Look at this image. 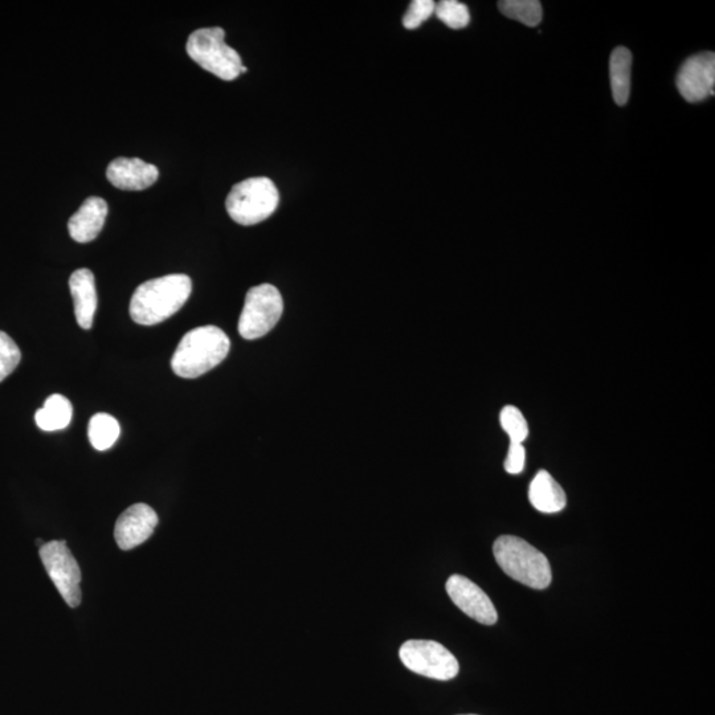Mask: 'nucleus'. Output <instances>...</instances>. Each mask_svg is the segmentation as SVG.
<instances>
[{"label":"nucleus","mask_w":715,"mask_h":715,"mask_svg":"<svg viewBox=\"0 0 715 715\" xmlns=\"http://www.w3.org/2000/svg\"><path fill=\"white\" fill-rule=\"evenodd\" d=\"M191 290V279L187 275H169L146 281L133 294L130 317L138 325L161 324L183 308Z\"/></svg>","instance_id":"nucleus-1"},{"label":"nucleus","mask_w":715,"mask_h":715,"mask_svg":"<svg viewBox=\"0 0 715 715\" xmlns=\"http://www.w3.org/2000/svg\"><path fill=\"white\" fill-rule=\"evenodd\" d=\"M228 335L216 326H200L183 335L171 358V369L178 377H202L220 365L230 353Z\"/></svg>","instance_id":"nucleus-2"},{"label":"nucleus","mask_w":715,"mask_h":715,"mask_svg":"<svg viewBox=\"0 0 715 715\" xmlns=\"http://www.w3.org/2000/svg\"><path fill=\"white\" fill-rule=\"evenodd\" d=\"M493 554L506 575L527 587L545 590L553 580L549 559L525 539L502 535L494 542Z\"/></svg>","instance_id":"nucleus-3"},{"label":"nucleus","mask_w":715,"mask_h":715,"mask_svg":"<svg viewBox=\"0 0 715 715\" xmlns=\"http://www.w3.org/2000/svg\"><path fill=\"white\" fill-rule=\"evenodd\" d=\"M279 203L280 194L275 183L269 178L256 177L232 187L226 208L231 219L240 226H255L267 220Z\"/></svg>","instance_id":"nucleus-4"},{"label":"nucleus","mask_w":715,"mask_h":715,"mask_svg":"<svg viewBox=\"0 0 715 715\" xmlns=\"http://www.w3.org/2000/svg\"><path fill=\"white\" fill-rule=\"evenodd\" d=\"M226 31L220 27L200 28L187 40V53L204 71L220 80L234 81L241 75L243 61L226 42Z\"/></svg>","instance_id":"nucleus-5"},{"label":"nucleus","mask_w":715,"mask_h":715,"mask_svg":"<svg viewBox=\"0 0 715 715\" xmlns=\"http://www.w3.org/2000/svg\"><path fill=\"white\" fill-rule=\"evenodd\" d=\"M284 301L280 290L271 284L253 286L245 296L239 320V333L244 339H259L267 335L280 321Z\"/></svg>","instance_id":"nucleus-6"},{"label":"nucleus","mask_w":715,"mask_h":715,"mask_svg":"<svg viewBox=\"0 0 715 715\" xmlns=\"http://www.w3.org/2000/svg\"><path fill=\"white\" fill-rule=\"evenodd\" d=\"M399 656L408 670L432 680L449 681L459 674V661L436 641L408 640L400 647Z\"/></svg>","instance_id":"nucleus-7"},{"label":"nucleus","mask_w":715,"mask_h":715,"mask_svg":"<svg viewBox=\"0 0 715 715\" xmlns=\"http://www.w3.org/2000/svg\"><path fill=\"white\" fill-rule=\"evenodd\" d=\"M40 558L69 607L75 608L81 603V571L79 563L73 557L64 541H52L40 547Z\"/></svg>","instance_id":"nucleus-8"},{"label":"nucleus","mask_w":715,"mask_h":715,"mask_svg":"<svg viewBox=\"0 0 715 715\" xmlns=\"http://www.w3.org/2000/svg\"><path fill=\"white\" fill-rule=\"evenodd\" d=\"M677 88L681 96L688 102H700L709 96H714V53L704 52L689 57L678 72Z\"/></svg>","instance_id":"nucleus-9"},{"label":"nucleus","mask_w":715,"mask_h":715,"mask_svg":"<svg viewBox=\"0 0 715 715\" xmlns=\"http://www.w3.org/2000/svg\"><path fill=\"white\" fill-rule=\"evenodd\" d=\"M445 588L452 602L469 618L485 625L497 623L498 614L492 600L472 580L463 575H452Z\"/></svg>","instance_id":"nucleus-10"},{"label":"nucleus","mask_w":715,"mask_h":715,"mask_svg":"<svg viewBox=\"0 0 715 715\" xmlns=\"http://www.w3.org/2000/svg\"><path fill=\"white\" fill-rule=\"evenodd\" d=\"M158 525V516L146 504H136L118 517L114 537L121 550H133L153 535Z\"/></svg>","instance_id":"nucleus-11"},{"label":"nucleus","mask_w":715,"mask_h":715,"mask_svg":"<svg viewBox=\"0 0 715 715\" xmlns=\"http://www.w3.org/2000/svg\"><path fill=\"white\" fill-rule=\"evenodd\" d=\"M157 167L140 158H117L109 163L106 178L117 189L141 191L149 189L158 181Z\"/></svg>","instance_id":"nucleus-12"},{"label":"nucleus","mask_w":715,"mask_h":715,"mask_svg":"<svg viewBox=\"0 0 715 715\" xmlns=\"http://www.w3.org/2000/svg\"><path fill=\"white\" fill-rule=\"evenodd\" d=\"M106 216H108V203L98 196H91L69 219V235L77 243H89L95 240L104 227Z\"/></svg>","instance_id":"nucleus-13"},{"label":"nucleus","mask_w":715,"mask_h":715,"mask_svg":"<svg viewBox=\"0 0 715 715\" xmlns=\"http://www.w3.org/2000/svg\"><path fill=\"white\" fill-rule=\"evenodd\" d=\"M77 324L85 330L92 329L97 310L95 275L89 269H77L69 279Z\"/></svg>","instance_id":"nucleus-14"},{"label":"nucleus","mask_w":715,"mask_h":715,"mask_svg":"<svg viewBox=\"0 0 715 715\" xmlns=\"http://www.w3.org/2000/svg\"><path fill=\"white\" fill-rule=\"evenodd\" d=\"M529 501L538 512L554 514L566 508L567 497L565 490L549 472L539 471L530 482Z\"/></svg>","instance_id":"nucleus-15"},{"label":"nucleus","mask_w":715,"mask_h":715,"mask_svg":"<svg viewBox=\"0 0 715 715\" xmlns=\"http://www.w3.org/2000/svg\"><path fill=\"white\" fill-rule=\"evenodd\" d=\"M632 53L628 48L618 47L612 52L610 77L612 96L619 106L627 105L631 93Z\"/></svg>","instance_id":"nucleus-16"},{"label":"nucleus","mask_w":715,"mask_h":715,"mask_svg":"<svg viewBox=\"0 0 715 715\" xmlns=\"http://www.w3.org/2000/svg\"><path fill=\"white\" fill-rule=\"evenodd\" d=\"M73 408L63 395L49 396L44 406L36 412L35 422L42 431L53 432L67 428L71 424Z\"/></svg>","instance_id":"nucleus-17"},{"label":"nucleus","mask_w":715,"mask_h":715,"mask_svg":"<svg viewBox=\"0 0 715 715\" xmlns=\"http://www.w3.org/2000/svg\"><path fill=\"white\" fill-rule=\"evenodd\" d=\"M120 433V424L112 415L96 414L89 422V440L97 451L104 452L112 448L120 437Z\"/></svg>","instance_id":"nucleus-18"},{"label":"nucleus","mask_w":715,"mask_h":715,"mask_svg":"<svg viewBox=\"0 0 715 715\" xmlns=\"http://www.w3.org/2000/svg\"><path fill=\"white\" fill-rule=\"evenodd\" d=\"M498 8L506 18L517 20L527 27H537L543 18L542 4L537 0H504Z\"/></svg>","instance_id":"nucleus-19"},{"label":"nucleus","mask_w":715,"mask_h":715,"mask_svg":"<svg viewBox=\"0 0 715 715\" xmlns=\"http://www.w3.org/2000/svg\"><path fill=\"white\" fill-rule=\"evenodd\" d=\"M435 14L437 19L452 30H463L471 23L468 7L457 0H443V2L437 3Z\"/></svg>","instance_id":"nucleus-20"},{"label":"nucleus","mask_w":715,"mask_h":715,"mask_svg":"<svg viewBox=\"0 0 715 715\" xmlns=\"http://www.w3.org/2000/svg\"><path fill=\"white\" fill-rule=\"evenodd\" d=\"M500 423L506 435L509 436L510 443H522L529 436V426L520 408L516 406H506L502 408Z\"/></svg>","instance_id":"nucleus-21"},{"label":"nucleus","mask_w":715,"mask_h":715,"mask_svg":"<svg viewBox=\"0 0 715 715\" xmlns=\"http://www.w3.org/2000/svg\"><path fill=\"white\" fill-rule=\"evenodd\" d=\"M22 353L14 339L6 333L0 332V382H3L8 375L14 373L19 366Z\"/></svg>","instance_id":"nucleus-22"},{"label":"nucleus","mask_w":715,"mask_h":715,"mask_svg":"<svg viewBox=\"0 0 715 715\" xmlns=\"http://www.w3.org/2000/svg\"><path fill=\"white\" fill-rule=\"evenodd\" d=\"M436 3L432 0H414L403 16V26L407 30H416L435 14Z\"/></svg>","instance_id":"nucleus-23"},{"label":"nucleus","mask_w":715,"mask_h":715,"mask_svg":"<svg viewBox=\"0 0 715 715\" xmlns=\"http://www.w3.org/2000/svg\"><path fill=\"white\" fill-rule=\"evenodd\" d=\"M526 449L522 443H510L504 468L509 475H520L525 469Z\"/></svg>","instance_id":"nucleus-24"},{"label":"nucleus","mask_w":715,"mask_h":715,"mask_svg":"<svg viewBox=\"0 0 715 715\" xmlns=\"http://www.w3.org/2000/svg\"><path fill=\"white\" fill-rule=\"evenodd\" d=\"M247 71H248L247 67H244V65H243V67H241V75H243V73H247Z\"/></svg>","instance_id":"nucleus-25"},{"label":"nucleus","mask_w":715,"mask_h":715,"mask_svg":"<svg viewBox=\"0 0 715 715\" xmlns=\"http://www.w3.org/2000/svg\"><path fill=\"white\" fill-rule=\"evenodd\" d=\"M464 715H476V714H464Z\"/></svg>","instance_id":"nucleus-26"}]
</instances>
